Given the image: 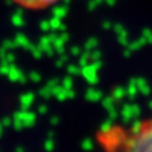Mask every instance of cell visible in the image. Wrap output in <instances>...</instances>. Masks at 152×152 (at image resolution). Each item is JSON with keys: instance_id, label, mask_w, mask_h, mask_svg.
Masks as SVG:
<instances>
[{"instance_id": "1", "label": "cell", "mask_w": 152, "mask_h": 152, "mask_svg": "<svg viewBox=\"0 0 152 152\" xmlns=\"http://www.w3.org/2000/svg\"><path fill=\"white\" fill-rule=\"evenodd\" d=\"M103 152H152V118L131 126L108 124L96 132Z\"/></svg>"}, {"instance_id": "2", "label": "cell", "mask_w": 152, "mask_h": 152, "mask_svg": "<svg viewBox=\"0 0 152 152\" xmlns=\"http://www.w3.org/2000/svg\"><path fill=\"white\" fill-rule=\"evenodd\" d=\"M14 4H17L18 7H20L26 10H46L48 8H52L56 5L60 0H12Z\"/></svg>"}]
</instances>
